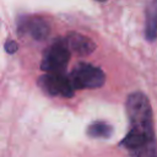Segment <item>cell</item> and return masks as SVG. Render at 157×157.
<instances>
[{"mask_svg": "<svg viewBox=\"0 0 157 157\" xmlns=\"http://www.w3.org/2000/svg\"><path fill=\"white\" fill-rule=\"evenodd\" d=\"M17 49H18V44H17L15 40H7V42L5 43V50H6L7 53L13 54V53L17 52Z\"/></svg>", "mask_w": 157, "mask_h": 157, "instance_id": "obj_9", "label": "cell"}, {"mask_svg": "<svg viewBox=\"0 0 157 157\" xmlns=\"http://www.w3.org/2000/svg\"><path fill=\"white\" fill-rule=\"evenodd\" d=\"M18 31L27 32L36 40H43L48 37L50 28H49V25L47 23V21H44L43 18L29 17L21 22V25L18 26Z\"/></svg>", "mask_w": 157, "mask_h": 157, "instance_id": "obj_5", "label": "cell"}, {"mask_svg": "<svg viewBox=\"0 0 157 157\" xmlns=\"http://www.w3.org/2000/svg\"><path fill=\"white\" fill-rule=\"evenodd\" d=\"M39 86L52 96H63L70 98L74 96L75 88L70 81V77L64 72H47L38 80Z\"/></svg>", "mask_w": 157, "mask_h": 157, "instance_id": "obj_4", "label": "cell"}, {"mask_svg": "<svg viewBox=\"0 0 157 157\" xmlns=\"http://www.w3.org/2000/svg\"><path fill=\"white\" fill-rule=\"evenodd\" d=\"M145 36L148 42H153L157 38V0H153L146 10Z\"/></svg>", "mask_w": 157, "mask_h": 157, "instance_id": "obj_7", "label": "cell"}, {"mask_svg": "<svg viewBox=\"0 0 157 157\" xmlns=\"http://www.w3.org/2000/svg\"><path fill=\"white\" fill-rule=\"evenodd\" d=\"M98 1H104V0H98Z\"/></svg>", "mask_w": 157, "mask_h": 157, "instance_id": "obj_10", "label": "cell"}, {"mask_svg": "<svg viewBox=\"0 0 157 157\" xmlns=\"http://www.w3.org/2000/svg\"><path fill=\"white\" fill-rule=\"evenodd\" d=\"M70 58V50L64 39L54 42L43 54L40 69L45 72H64Z\"/></svg>", "mask_w": 157, "mask_h": 157, "instance_id": "obj_3", "label": "cell"}, {"mask_svg": "<svg viewBox=\"0 0 157 157\" xmlns=\"http://www.w3.org/2000/svg\"><path fill=\"white\" fill-rule=\"evenodd\" d=\"M69 77L75 90L98 88L105 82V75L102 69L86 63L78 64Z\"/></svg>", "mask_w": 157, "mask_h": 157, "instance_id": "obj_2", "label": "cell"}, {"mask_svg": "<svg viewBox=\"0 0 157 157\" xmlns=\"http://www.w3.org/2000/svg\"><path fill=\"white\" fill-rule=\"evenodd\" d=\"M87 134L91 137L108 139L113 134V128L105 121H94L87 128Z\"/></svg>", "mask_w": 157, "mask_h": 157, "instance_id": "obj_8", "label": "cell"}, {"mask_svg": "<svg viewBox=\"0 0 157 157\" xmlns=\"http://www.w3.org/2000/svg\"><path fill=\"white\" fill-rule=\"evenodd\" d=\"M64 42L67 45L69 50H72L78 55H88L96 49V43L91 38L75 32L69 33Z\"/></svg>", "mask_w": 157, "mask_h": 157, "instance_id": "obj_6", "label": "cell"}, {"mask_svg": "<svg viewBox=\"0 0 157 157\" xmlns=\"http://www.w3.org/2000/svg\"><path fill=\"white\" fill-rule=\"evenodd\" d=\"M126 114L130 129L120 142L129 152L157 145L152 108L142 92H132L126 98Z\"/></svg>", "mask_w": 157, "mask_h": 157, "instance_id": "obj_1", "label": "cell"}]
</instances>
